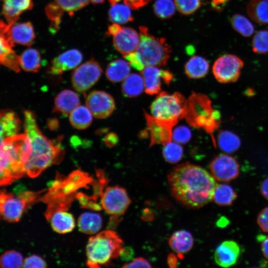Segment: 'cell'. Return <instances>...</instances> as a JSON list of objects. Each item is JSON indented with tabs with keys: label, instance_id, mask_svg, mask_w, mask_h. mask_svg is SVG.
Wrapping results in <instances>:
<instances>
[{
	"label": "cell",
	"instance_id": "1",
	"mask_svg": "<svg viewBox=\"0 0 268 268\" xmlns=\"http://www.w3.org/2000/svg\"><path fill=\"white\" fill-rule=\"evenodd\" d=\"M167 178L173 198L188 208H200L212 200L215 179L199 166L189 162L178 165Z\"/></svg>",
	"mask_w": 268,
	"mask_h": 268
},
{
	"label": "cell",
	"instance_id": "2",
	"mask_svg": "<svg viewBox=\"0 0 268 268\" xmlns=\"http://www.w3.org/2000/svg\"><path fill=\"white\" fill-rule=\"evenodd\" d=\"M24 115L25 133L31 144V153L24 168L28 176L35 178L51 165L61 162L65 152L61 145V137L50 140L39 129L33 112L25 110Z\"/></svg>",
	"mask_w": 268,
	"mask_h": 268
},
{
	"label": "cell",
	"instance_id": "3",
	"mask_svg": "<svg viewBox=\"0 0 268 268\" xmlns=\"http://www.w3.org/2000/svg\"><path fill=\"white\" fill-rule=\"evenodd\" d=\"M140 40L136 50L124 57L134 68L140 71L145 67H160L166 65L171 52L164 38L155 37L145 26L139 27Z\"/></svg>",
	"mask_w": 268,
	"mask_h": 268
},
{
	"label": "cell",
	"instance_id": "4",
	"mask_svg": "<svg viewBox=\"0 0 268 268\" xmlns=\"http://www.w3.org/2000/svg\"><path fill=\"white\" fill-rule=\"evenodd\" d=\"M27 153L25 139L15 135L0 145V185H6L24 176Z\"/></svg>",
	"mask_w": 268,
	"mask_h": 268
},
{
	"label": "cell",
	"instance_id": "5",
	"mask_svg": "<svg viewBox=\"0 0 268 268\" xmlns=\"http://www.w3.org/2000/svg\"><path fill=\"white\" fill-rule=\"evenodd\" d=\"M123 240L112 230L103 231L89 238L86 247V265L91 268L109 264L123 250Z\"/></svg>",
	"mask_w": 268,
	"mask_h": 268
},
{
	"label": "cell",
	"instance_id": "6",
	"mask_svg": "<svg viewBox=\"0 0 268 268\" xmlns=\"http://www.w3.org/2000/svg\"><path fill=\"white\" fill-rule=\"evenodd\" d=\"M188 101L179 93L160 92L150 106L151 116L176 125L180 120L186 117Z\"/></svg>",
	"mask_w": 268,
	"mask_h": 268
},
{
	"label": "cell",
	"instance_id": "7",
	"mask_svg": "<svg viewBox=\"0 0 268 268\" xmlns=\"http://www.w3.org/2000/svg\"><path fill=\"white\" fill-rule=\"evenodd\" d=\"M186 117L192 126L203 127L208 132L215 129L219 123V114L211 108L208 98L201 94H193L190 97Z\"/></svg>",
	"mask_w": 268,
	"mask_h": 268
},
{
	"label": "cell",
	"instance_id": "8",
	"mask_svg": "<svg viewBox=\"0 0 268 268\" xmlns=\"http://www.w3.org/2000/svg\"><path fill=\"white\" fill-rule=\"evenodd\" d=\"M34 192L26 191L17 196L2 191L0 196V211L4 218L9 222H17L24 211L36 202Z\"/></svg>",
	"mask_w": 268,
	"mask_h": 268
},
{
	"label": "cell",
	"instance_id": "9",
	"mask_svg": "<svg viewBox=\"0 0 268 268\" xmlns=\"http://www.w3.org/2000/svg\"><path fill=\"white\" fill-rule=\"evenodd\" d=\"M101 203L107 213L118 216L125 213L131 200L124 188L115 186L106 188L101 194Z\"/></svg>",
	"mask_w": 268,
	"mask_h": 268
},
{
	"label": "cell",
	"instance_id": "10",
	"mask_svg": "<svg viewBox=\"0 0 268 268\" xmlns=\"http://www.w3.org/2000/svg\"><path fill=\"white\" fill-rule=\"evenodd\" d=\"M243 65V61L237 56L225 55L215 61L212 71L218 82L222 83L234 82L239 78Z\"/></svg>",
	"mask_w": 268,
	"mask_h": 268
},
{
	"label": "cell",
	"instance_id": "11",
	"mask_svg": "<svg viewBox=\"0 0 268 268\" xmlns=\"http://www.w3.org/2000/svg\"><path fill=\"white\" fill-rule=\"evenodd\" d=\"M102 73L99 64L94 59H91L73 71L71 76L73 87L79 92H84L98 81Z\"/></svg>",
	"mask_w": 268,
	"mask_h": 268
},
{
	"label": "cell",
	"instance_id": "12",
	"mask_svg": "<svg viewBox=\"0 0 268 268\" xmlns=\"http://www.w3.org/2000/svg\"><path fill=\"white\" fill-rule=\"evenodd\" d=\"M10 26L0 20V65L18 72L20 71L19 56L13 50L14 43L10 33Z\"/></svg>",
	"mask_w": 268,
	"mask_h": 268
},
{
	"label": "cell",
	"instance_id": "13",
	"mask_svg": "<svg viewBox=\"0 0 268 268\" xmlns=\"http://www.w3.org/2000/svg\"><path fill=\"white\" fill-rule=\"evenodd\" d=\"M209 168L213 177L220 182H230L236 178L239 173L237 160L225 154L215 157L210 163Z\"/></svg>",
	"mask_w": 268,
	"mask_h": 268
},
{
	"label": "cell",
	"instance_id": "14",
	"mask_svg": "<svg viewBox=\"0 0 268 268\" xmlns=\"http://www.w3.org/2000/svg\"><path fill=\"white\" fill-rule=\"evenodd\" d=\"M86 106L94 117L104 119L112 114L115 104L109 94L102 91H94L87 96Z\"/></svg>",
	"mask_w": 268,
	"mask_h": 268
},
{
	"label": "cell",
	"instance_id": "15",
	"mask_svg": "<svg viewBox=\"0 0 268 268\" xmlns=\"http://www.w3.org/2000/svg\"><path fill=\"white\" fill-rule=\"evenodd\" d=\"M140 73L143 79L145 92L149 95L159 92L162 81L169 84L173 79L172 72L157 67H146L140 71Z\"/></svg>",
	"mask_w": 268,
	"mask_h": 268
},
{
	"label": "cell",
	"instance_id": "16",
	"mask_svg": "<svg viewBox=\"0 0 268 268\" xmlns=\"http://www.w3.org/2000/svg\"><path fill=\"white\" fill-rule=\"evenodd\" d=\"M150 136V146L156 144L163 145L172 140L173 124L157 119L144 112Z\"/></svg>",
	"mask_w": 268,
	"mask_h": 268
},
{
	"label": "cell",
	"instance_id": "17",
	"mask_svg": "<svg viewBox=\"0 0 268 268\" xmlns=\"http://www.w3.org/2000/svg\"><path fill=\"white\" fill-rule=\"evenodd\" d=\"M140 40L139 34L134 29L122 27L113 36V44L116 49L121 54L127 55L134 52Z\"/></svg>",
	"mask_w": 268,
	"mask_h": 268
},
{
	"label": "cell",
	"instance_id": "18",
	"mask_svg": "<svg viewBox=\"0 0 268 268\" xmlns=\"http://www.w3.org/2000/svg\"><path fill=\"white\" fill-rule=\"evenodd\" d=\"M82 58V54L77 49L67 51L52 60L50 72L54 75L62 74L77 66Z\"/></svg>",
	"mask_w": 268,
	"mask_h": 268
},
{
	"label": "cell",
	"instance_id": "19",
	"mask_svg": "<svg viewBox=\"0 0 268 268\" xmlns=\"http://www.w3.org/2000/svg\"><path fill=\"white\" fill-rule=\"evenodd\" d=\"M240 254V248L237 243L227 240L221 243L216 249L214 258L216 264L228 268L235 265Z\"/></svg>",
	"mask_w": 268,
	"mask_h": 268
},
{
	"label": "cell",
	"instance_id": "20",
	"mask_svg": "<svg viewBox=\"0 0 268 268\" xmlns=\"http://www.w3.org/2000/svg\"><path fill=\"white\" fill-rule=\"evenodd\" d=\"M3 4L2 13L5 17L7 24L11 26L19 18V15L24 11L30 10L33 7L32 0H2Z\"/></svg>",
	"mask_w": 268,
	"mask_h": 268
},
{
	"label": "cell",
	"instance_id": "21",
	"mask_svg": "<svg viewBox=\"0 0 268 268\" xmlns=\"http://www.w3.org/2000/svg\"><path fill=\"white\" fill-rule=\"evenodd\" d=\"M20 125V121L15 113L0 110V145L7 138L16 134Z\"/></svg>",
	"mask_w": 268,
	"mask_h": 268
},
{
	"label": "cell",
	"instance_id": "22",
	"mask_svg": "<svg viewBox=\"0 0 268 268\" xmlns=\"http://www.w3.org/2000/svg\"><path fill=\"white\" fill-rule=\"evenodd\" d=\"M11 39L14 43L31 46L35 38L32 24L30 22L14 23L10 28Z\"/></svg>",
	"mask_w": 268,
	"mask_h": 268
},
{
	"label": "cell",
	"instance_id": "23",
	"mask_svg": "<svg viewBox=\"0 0 268 268\" xmlns=\"http://www.w3.org/2000/svg\"><path fill=\"white\" fill-rule=\"evenodd\" d=\"M79 104L78 95L72 90L65 89L56 96L54 111L67 115L78 107Z\"/></svg>",
	"mask_w": 268,
	"mask_h": 268
},
{
	"label": "cell",
	"instance_id": "24",
	"mask_svg": "<svg viewBox=\"0 0 268 268\" xmlns=\"http://www.w3.org/2000/svg\"><path fill=\"white\" fill-rule=\"evenodd\" d=\"M194 244V239L188 231L181 230L175 232L169 239V245L172 250L180 255L191 250Z\"/></svg>",
	"mask_w": 268,
	"mask_h": 268
},
{
	"label": "cell",
	"instance_id": "25",
	"mask_svg": "<svg viewBox=\"0 0 268 268\" xmlns=\"http://www.w3.org/2000/svg\"><path fill=\"white\" fill-rule=\"evenodd\" d=\"M50 223L53 230L60 234L71 232L75 227L73 215L66 210H58L51 216Z\"/></svg>",
	"mask_w": 268,
	"mask_h": 268
},
{
	"label": "cell",
	"instance_id": "26",
	"mask_svg": "<svg viewBox=\"0 0 268 268\" xmlns=\"http://www.w3.org/2000/svg\"><path fill=\"white\" fill-rule=\"evenodd\" d=\"M102 224V217L97 213L84 212L78 219L79 229L87 234H94L98 232L101 228Z\"/></svg>",
	"mask_w": 268,
	"mask_h": 268
},
{
	"label": "cell",
	"instance_id": "27",
	"mask_svg": "<svg viewBox=\"0 0 268 268\" xmlns=\"http://www.w3.org/2000/svg\"><path fill=\"white\" fill-rule=\"evenodd\" d=\"M130 65L126 61L118 59L110 63L106 70L108 79L113 82L123 81L130 74Z\"/></svg>",
	"mask_w": 268,
	"mask_h": 268
},
{
	"label": "cell",
	"instance_id": "28",
	"mask_svg": "<svg viewBox=\"0 0 268 268\" xmlns=\"http://www.w3.org/2000/svg\"><path fill=\"white\" fill-rule=\"evenodd\" d=\"M209 69V64L203 58L195 56L185 64V71L191 78L199 79L205 76Z\"/></svg>",
	"mask_w": 268,
	"mask_h": 268
},
{
	"label": "cell",
	"instance_id": "29",
	"mask_svg": "<svg viewBox=\"0 0 268 268\" xmlns=\"http://www.w3.org/2000/svg\"><path fill=\"white\" fill-rule=\"evenodd\" d=\"M247 10L249 16L257 23L268 24V0H251Z\"/></svg>",
	"mask_w": 268,
	"mask_h": 268
},
{
	"label": "cell",
	"instance_id": "30",
	"mask_svg": "<svg viewBox=\"0 0 268 268\" xmlns=\"http://www.w3.org/2000/svg\"><path fill=\"white\" fill-rule=\"evenodd\" d=\"M144 89L142 75L136 73L129 74L123 80L122 90L128 97H135L140 95Z\"/></svg>",
	"mask_w": 268,
	"mask_h": 268
},
{
	"label": "cell",
	"instance_id": "31",
	"mask_svg": "<svg viewBox=\"0 0 268 268\" xmlns=\"http://www.w3.org/2000/svg\"><path fill=\"white\" fill-rule=\"evenodd\" d=\"M20 67L25 71L37 72L41 67V59L39 52L34 48L25 50L19 56Z\"/></svg>",
	"mask_w": 268,
	"mask_h": 268
},
{
	"label": "cell",
	"instance_id": "32",
	"mask_svg": "<svg viewBox=\"0 0 268 268\" xmlns=\"http://www.w3.org/2000/svg\"><path fill=\"white\" fill-rule=\"evenodd\" d=\"M237 197L236 193L230 186L225 184H216L212 200L219 205L228 206L232 204Z\"/></svg>",
	"mask_w": 268,
	"mask_h": 268
},
{
	"label": "cell",
	"instance_id": "33",
	"mask_svg": "<svg viewBox=\"0 0 268 268\" xmlns=\"http://www.w3.org/2000/svg\"><path fill=\"white\" fill-rule=\"evenodd\" d=\"M92 114L84 106H78L69 115V121L71 125L79 130L88 128L92 121Z\"/></svg>",
	"mask_w": 268,
	"mask_h": 268
},
{
	"label": "cell",
	"instance_id": "34",
	"mask_svg": "<svg viewBox=\"0 0 268 268\" xmlns=\"http://www.w3.org/2000/svg\"><path fill=\"white\" fill-rule=\"evenodd\" d=\"M217 142L220 149L226 153H233L237 150L241 145L239 137L228 131H221L218 134Z\"/></svg>",
	"mask_w": 268,
	"mask_h": 268
},
{
	"label": "cell",
	"instance_id": "35",
	"mask_svg": "<svg viewBox=\"0 0 268 268\" xmlns=\"http://www.w3.org/2000/svg\"><path fill=\"white\" fill-rule=\"evenodd\" d=\"M130 7L125 4H115L109 11V19L117 24H125L133 21L134 17L132 15Z\"/></svg>",
	"mask_w": 268,
	"mask_h": 268
},
{
	"label": "cell",
	"instance_id": "36",
	"mask_svg": "<svg viewBox=\"0 0 268 268\" xmlns=\"http://www.w3.org/2000/svg\"><path fill=\"white\" fill-rule=\"evenodd\" d=\"M45 13L51 21L50 31L52 34H55L59 29L64 10L56 2H52L46 6Z\"/></svg>",
	"mask_w": 268,
	"mask_h": 268
},
{
	"label": "cell",
	"instance_id": "37",
	"mask_svg": "<svg viewBox=\"0 0 268 268\" xmlns=\"http://www.w3.org/2000/svg\"><path fill=\"white\" fill-rule=\"evenodd\" d=\"M163 146L162 154L166 162L175 164L182 159L183 149L180 144L171 141Z\"/></svg>",
	"mask_w": 268,
	"mask_h": 268
},
{
	"label": "cell",
	"instance_id": "38",
	"mask_svg": "<svg viewBox=\"0 0 268 268\" xmlns=\"http://www.w3.org/2000/svg\"><path fill=\"white\" fill-rule=\"evenodd\" d=\"M231 23L233 28L243 36L248 37L254 33L253 24L241 14L233 15L231 19Z\"/></svg>",
	"mask_w": 268,
	"mask_h": 268
},
{
	"label": "cell",
	"instance_id": "39",
	"mask_svg": "<svg viewBox=\"0 0 268 268\" xmlns=\"http://www.w3.org/2000/svg\"><path fill=\"white\" fill-rule=\"evenodd\" d=\"M23 259L18 252L10 250L5 252L0 257V267L3 268H18L22 267Z\"/></svg>",
	"mask_w": 268,
	"mask_h": 268
},
{
	"label": "cell",
	"instance_id": "40",
	"mask_svg": "<svg viewBox=\"0 0 268 268\" xmlns=\"http://www.w3.org/2000/svg\"><path fill=\"white\" fill-rule=\"evenodd\" d=\"M176 5L172 0H156L154 4V12L157 17L165 19L172 17L175 12Z\"/></svg>",
	"mask_w": 268,
	"mask_h": 268
},
{
	"label": "cell",
	"instance_id": "41",
	"mask_svg": "<svg viewBox=\"0 0 268 268\" xmlns=\"http://www.w3.org/2000/svg\"><path fill=\"white\" fill-rule=\"evenodd\" d=\"M252 46L254 52L266 54L268 52V31H258L254 36Z\"/></svg>",
	"mask_w": 268,
	"mask_h": 268
},
{
	"label": "cell",
	"instance_id": "42",
	"mask_svg": "<svg viewBox=\"0 0 268 268\" xmlns=\"http://www.w3.org/2000/svg\"><path fill=\"white\" fill-rule=\"evenodd\" d=\"M64 10L67 11L69 15H73L74 12L83 8L89 3V0H55Z\"/></svg>",
	"mask_w": 268,
	"mask_h": 268
},
{
	"label": "cell",
	"instance_id": "43",
	"mask_svg": "<svg viewBox=\"0 0 268 268\" xmlns=\"http://www.w3.org/2000/svg\"><path fill=\"white\" fill-rule=\"evenodd\" d=\"M176 7L180 12L188 15L194 13L201 6V0H174Z\"/></svg>",
	"mask_w": 268,
	"mask_h": 268
},
{
	"label": "cell",
	"instance_id": "44",
	"mask_svg": "<svg viewBox=\"0 0 268 268\" xmlns=\"http://www.w3.org/2000/svg\"><path fill=\"white\" fill-rule=\"evenodd\" d=\"M191 137L190 129L184 126L176 128L172 132V139L179 144L187 143Z\"/></svg>",
	"mask_w": 268,
	"mask_h": 268
},
{
	"label": "cell",
	"instance_id": "45",
	"mask_svg": "<svg viewBox=\"0 0 268 268\" xmlns=\"http://www.w3.org/2000/svg\"><path fill=\"white\" fill-rule=\"evenodd\" d=\"M25 268H42L47 267L45 261L39 256L33 255L26 258L23 264Z\"/></svg>",
	"mask_w": 268,
	"mask_h": 268
},
{
	"label": "cell",
	"instance_id": "46",
	"mask_svg": "<svg viewBox=\"0 0 268 268\" xmlns=\"http://www.w3.org/2000/svg\"><path fill=\"white\" fill-rule=\"evenodd\" d=\"M257 223L264 232H268V206L264 208L259 213Z\"/></svg>",
	"mask_w": 268,
	"mask_h": 268
},
{
	"label": "cell",
	"instance_id": "47",
	"mask_svg": "<svg viewBox=\"0 0 268 268\" xmlns=\"http://www.w3.org/2000/svg\"><path fill=\"white\" fill-rule=\"evenodd\" d=\"M122 267L126 268H150L151 266L147 260L142 257H139L135 258L130 263H126Z\"/></svg>",
	"mask_w": 268,
	"mask_h": 268
},
{
	"label": "cell",
	"instance_id": "48",
	"mask_svg": "<svg viewBox=\"0 0 268 268\" xmlns=\"http://www.w3.org/2000/svg\"><path fill=\"white\" fill-rule=\"evenodd\" d=\"M121 0H109L110 3L112 5H114ZM150 0H124L125 4L128 5L131 9H137L141 7L147 3Z\"/></svg>",
	"mask_w": 268,
	"mask_h": 268
},
{
	"label": "cell",
	"instance_id": "49",
	"mask_svg": "<svg viewBox=\"0 0 268 268\" xmlns=\"http://www.w3.org/2000/svg\"><path fill=\"white\" fill-rule=\"evenodd\" d=\"M257 239L261 243V250L263 255L268 260V236L260 235L257 237Z\"/></svg>",
	"mask_w": 268,
	"mask_h": 268
},
{
	"label": "cell",
	"instance_id": "50",
	"mask_svg": "<svg viewBox=\"0 0 268 268\" xmlns=\"http://www.w3.org/2000/svg\"><path fill=\"white\" fill-rule=\"evenodd\" d=\"M105 143L109 147L116 145L118 142L117 135L113 133L108 134L105 137Z\"/></svg>",
	"mask_w": 268,
	"mask_h": 268
},
{
	"label": "cell",
	"instance_id": "51",
	"mask_svg": "<svg viewBox=\"0 0 268 268\" xmlns=\"http://www.w3.org/2000/svg\"><path fill=\"white\" fill-rule=\"evenodd\" d=\"M134 255L133 250L129 247L124 248L120 256L124 260L129 261L132 258Z\"/></svg>",
	"mask_w": 268,
	"mask_h": 268
},
{
	"label": "cell",
	"instance_id": "52",
	"mask_svg": "<svg viewBox=\"0 0 268 268\" xmlns=\"http://www.w3.org/2000/svg\"><path fill=\"white\" fill-rule=\"evenodd\" d=\"M260 191L264 198L268 200V177L262 182L260 185Z\"/></svg>",
	"mask_w": 268,
	"mask_h": 268
},
{
	"label": "cell",
	"instance_id": "53",
	"mask_svg": "<svg viewBox=\"0 0 268 268\" xmlns=\"http://www.w3.org/2000/svg\"><path fill=\"white\" fill-rule=\"evenodd\" d=\"M122 27L118 24L113 23L109 26L107 35H112L113 36L116 34L121 29Z\"/></svg>",
	"mask_w": 268,
	"mask_h": 268
},
{
	"label": "cell",
	"instance_id": "54",
	"mask_svg": "<svg viewBox=\"0 0 268 268\" xmlns=\"http://www.w3.org/2000/svg\"><path fill=\"white\" fill-rule=\"evenodd\" d=\"M229 0H212V6L217 10L223 9L224 6Z\"/></svg>",
	"mask_w": 268,
	"mask_h": 268
},
{
	"label": "cell",
	"instance_id": "55",
	"mask_svg": "<svg viewBox=\"0 0 268 268\" xmlns=\"http://www.w3.org/2000/svg\"><path fill=\"white\" fill-rule=\"evenodd\" d=\"M47 125L51 130H55L58 128L59 126L58 121L56 119L49 120L47 122Z\"/></svg>",
	"mask_w": 268,
	"mask_h": 268
},
{
	"label": "cell",
	"instance_id": "56",
	"mask_svg": "<svg viewBox=\"0 0 268 268\" xmlns=\"http://www.w3.org/2000/svg\"><path fill=\"white\" fill-rule=\"evenodd\" d=\"M176 260V258L173 255H169L168 259V265L171 267H174V265L176 266L177 264Z\"/></svg>",
	"mask_w": 268,
	"mask_h": 268
},
{
	"label": "cell",
	"instance_id": "57",
	"mask_svg": "<svg viewBox=\"0 0 268 268\" xmlns=\"http://www.w3.org/2000/svg\"><path fill=\"white\" fill-rule=\"evenodd\" d=\"M93 4H98L103 3L104 0H89Z\"/></svg>",
	"mask_w": 268,
	"mask_h": 268
},
{
	"label": "cell",
	"instance_id": "58",
	"mask_svg": "<svg viewBox=\"0 0 268 268\" xmlns=\"http://www.w3.org/2000/svg\"><path fill=\"white\" fill-rule=\"evenodd\" d=\"M1 193H2V191H1L0 190V196L1 194Z\"/></svg>",
	"mask_w": 268,
	"mask_h": 268
},
{
	"label": "cell",
	"instance_id": "59",
	"mask_svg": "<svg viewBox=\"0 0 268 268\" xmlns=\"http://www.w3.org/2000/svg\"><path fill=\"white\" fill-rule=\"evenodd\" d=\"M1 213H0V215H1Z\"/></svg>",
	"mask_w": 268,
	"mask_h": 268
}]
</instances>
